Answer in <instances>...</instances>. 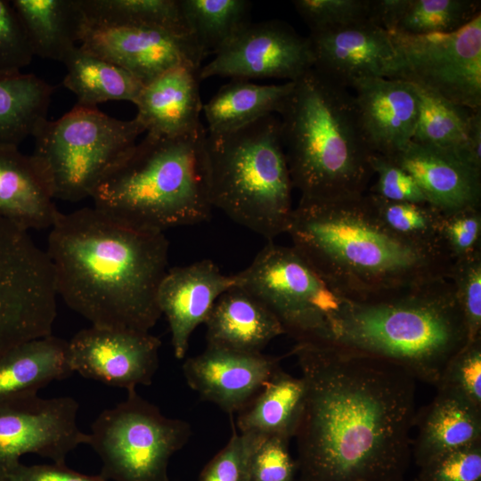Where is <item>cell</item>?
<instances>
[{
    "instance_id": "obj_1",
    "label": "cell",
    "mask_w": 481,
    "mask_h": 481,
    "mask_svg": "<svg viewBox=\"0 0 481 481\" xmlns=\"http://www.w3.org/2000/svg\"><path fill=\"white\" fill-rule=\"evenodd\" d=\"M306 396L295 435L298 481H404L416 379L389 360L333 343L290 353Z\"/></svg>"
},
{
    "instance_id": "obj_2",
    "label": "cell",
    "mask_w": 481,
    "mask_h": 481,
    "mask_svg": "<svg viewBox=\"0 0 481 481\" xmlns=\"http://www.w3.org/2000/svg\"><path fill=\"white\" fill-rule=\"evenodd\" d=\"M46 253L58 297L92 326L150 332L168 265L164 232L127 225L95 207L59 211Z\"/></svg>"
},
{
    "instance_id": "obj_3",
    "label": "cell",
    "mask_w": 481,
    "mask_h": 481,
    "mask_svg": "<svg viewBox=\"0 0 481 481\" xmlns=\"http://www.w3.org/2000/svg\"><path fill=\"white\" fill-rule=\"evenodd\" d=\"M292 245L344 298H387L450 276L452 263L396 235L367 194L299 200L287 232Z\"/></svg>"
},
{
    "instance_id": "obj_4",
    "label": "cell",
    "mask_w": 481,
    "mask_h": 481,
    "mask_svg": "<svg viewBox=\"0 0 481 481\" xmlns=\"http://www.w3.org/2000/svg\"><path fill=\"white\" fill-rule=\"evenodd\" d=\"M346 88L311 69L294 81L279 113L289 171L300 200L361 196L373 175V153Z\"/></svg>"
},
{
    "instance_id": "obj_5",
    "label": "cell",
    "mask_w": 481,
    "mask_h": 481,
    "mask_svg": "<svg viewBox=\"0 0 481 481\" xmlns=\"http://www.w3.org/2000/svg\"><path fill=\"white\" fill-rule=\"evenodd\" d=\"M467 342L464 318L445 278L380 299H346L330 319L325 343L389 360L436 387Z\"/></svg>"
},
{
    "instance_id": "obj_6",
    "label": "cell",
    "mask_w": 481,
    "mask_h": 481,
    "mask_svg": "<svg viewBox=\"0 0 481 481\" xmlns=\"http://www.w3.org/2000/svg\"><path fill=\"white\" fill-rule=\"evenodd\" d=\"M207 130L146 136L102 178L94 207L132 227L164 232L210 217Z\"/></svg>"
},
{
    "instance_id": "obj_7",
    "label": "cell",
    "mask_w": 481,
    "mask_h": 481,
    "mask_svg": "<svg viewBox=\"0 0 481 481\" xmlns=\"http://www.w3.org/2000/svg\"><path fill=\"white\" fill-rule=\"evenodd\" d=\"M206 148L213 208L268 241L286 233L293 185L280 118L269 115L234 131L207 132Z\"/></svg>"
},
{
    "instance_id": "obj_8",
    "label": "cell",
    "mask_w": 481,
    "mask_h": 481,
    "mask_svg": "<svg viewBox=\"0 0 481 481\" xmlns=\"http://www.w3.org/2000/svg\"><path fill=\"white\" fill-rule=\"evenodd\" d=\"M143 132L135 118L120 120L97 107L75 105L58 119L44 123L33 136L31 156L54 200L79 201L91 198Z\"/></svg>"
},
{
    "instance_id": "obj_9",
    "label": "cell",
    "mask_w": 481,
    "mask_h": 481,
    "mask_svg": "<svg viewBox=\"0 0 481 481\" xmlns=\"http://www.w3.org/2000/svg\"><path fill=\"white\" fill-rule=\"evenodd\" d=\"M90 445L102 461L100 476L110 481H170V458L192 435L191 425L165 416L136 389L102 411L91 425Z\"/></svg>"
},
{
    "instance_id": "obj_10",
    "label": "cell",
    "mask_w": 481,
    "mask_h": 481,
    "mask_svg": "<svg viewBox=\"0 0 481 481\" xmlns=\"http://www.w3.org/2000/svg\"><path fill=\"white\" fill-rule=\"evenodd\" d=\"M234 276L236 285L257 298L296 343H325L330 319L346 300L293 246L273 241Z\"/></svg>"
},
{
    "instance_id": "obj_11",
    "label": "cell",
    "mask_w": 481,
    "mask_h": 481,
    "mask_svg": "<svg viewBox=\"0 0 481 481\" xmlns=\"http://www.w3.org/2000/svg\"><path fill=\"white\" fill-rule=\"evenodd\" d=\"M57 298L45 249L29 231L0 216V356L53 334Z\"/></svg>"
},
{
    "instance_id": "obj_12",
    "label": "cell",
    "mask_w": 481,
    "mask_h": 481,
    "mask_svg": "<svg viewBox=\"0 0 481 481\" xmlns=\"http://www.w3.org/2000/svg\"><path fill=\"white\" fill-rule=\"evenodd\" d=\"M402 59L399 79L470 110L481 108V13L450 33H390Z\"/></svg>"
},
{
    "instance_id": "obj_13",
    "label": "cell",
    "mask_w": 481,
    "mask_h": 481,
    "mask_svg": "<svg viewBox=\"0 0 481 481\" xmlns=\"http://www.w3.org/2000/svg\"><path fill=\"white\" fill-rule=\"evenodd\" d=\"M78 408L70 396L29 394L0 400V470L18 465L27 453L65 464L68 454L89 440L77 425Z\"/></svg>"
},
{
    "instance_id": "obj_14",
    "label": "cell",
    "mask_w": 481,
    "mask_h": 481,
    "mask_svg": "<svg viewBox=\"0 0 481 481\" xmlns=\"http://www.w3.org/2000/svg\"><path fill=\"white\" fill-rule=\"evenodd\" d=\"M313 65L308 37L301 36L282 20L250 21L200 69L199 78L296 81Z\"/></svg>"
},
{
    "instance_id": "obj_15",
    "label": "cell",
    "mask_w": 481,
    "mask_h": 481,
    "mask_svg": "<svg viewBox=\"0 0 481 481\" xmlns=\"http://www.w3.org/2000/svg\"><path fill=\"white\" fill-rule=\"evenodd\" d=\"M79 43L80 47L126 70L143 86L175 67L200 69L207 56L192 35L86 20Z\"/></svg>"
},
{
    "instance_id": "obj_16",
    "label": "cell",
    "mask_w": 481,
    "mask_h": 481,
    "mask_svg": "<svg viewBox=\"0 0 481 481\" xmlns=\"http://www.w3.org/2000/svg\"><path fill=\"white\" fill-rule=\"evenodd\" d=\"M160 346L150 332L91 325L68 340L69 360L73 372L129 391L151 384Z\"/></svg>"
},
{
    "instance_id": "obj_17",
    "label": "cell",
    "mask_w": 481,
    "mask_h": 481,
    "mask_svg": "<svg viewBox=\"0 0 481 481\" xmlns=\"http://www.w3.org/2000/svg\"><path fill=\"white\" fill-rule=\"evenodd\" d=\"M313 69L349 87L362 78L399 79L402 59L389 32L372 21L310 32Z\"/></svg>"
},
{
    "instance_id": "obj_18",
    "label": "cell",
    "mask_w": 481,
    "mask_h": 481,
    "mask_svg": "<svg viewBox=\"0 0 481 481\" xmlns=\"http://www.w3.org/2000/svg\"><path fill=\"white\" fill-rule=\"evenodd\" d=\"M281 357L208 346L183 364L188 386L231 417L239 413L280 367Z\"/></svg>"
},
{
    "instance_id": "obj_19",
    "label": "cell",
    "mask_w": 481,
    "mask_h": 481,
    "mask_svg": "<svg viewBox=\"0 0 481 481\" xmlns=\"http://www.w3.org/2000/svg\"><path fill=\"white\" fill-rule=\"evenodd\" d=\"M235 285L234 274H224L209 259L167 271L157 298L169 326L175 358H184L195 329L205 323L218 298Z\"/></svg>"
},
{
    "instance_id": "obj_20",
    "label": "cell",
    "mask_w": 481,
    "mask_h": 481,
    "mask_svg": "<svg viewBox=\"0 0 481 481\" xmlns=\"http://www.w3.org/2000/svg\"><path fill=\"white\" fill-rule=\"evenodd\" d=\"M357 117L364 139L373 154L392 157L412 142L418 98L405 80L362 78L352 86Z\"/></svg>"
},
{
    "instance_id": "obj_21",
    "label": "cell",
    "mask_w": 481,
    "mask_h": 481,
    "mask_svg": "<svg viewBox=\"0 0 481 481\" xmlns=\"http://www.w3.org/2000/svg\"><path fill=\"white\" fill-rule=\"evenodd\" d=\"M389 158L414 178L427 202L442 213L481 207V170L459 155L411 142Z\"/></svg>"
},
{
    "instance_id": "obj_22",
    "label": "cell",
    "mask_w": 481,
    "mask_h": 481,
    "mask_svg": "<svg viewBox=\"0 0 481 481\" xmlns=\"http://www.w3.org/2000/svg\"><path fill=\"white\" fill-rule=\"evenodd\" d=\"M200 69L175 67L143 86L135 102L139 121L148 135L175 137L203 126Z\"/></svg>"
},
{
    "instance_id": "obj_23",
    "label": "cell",
    "mask_w": 481,
    "mask_h": 481,
    "mask_svg": "<svg viewBox=\"0 0 481 481\" xmlns=\"http://www.w3.org/2000/svg\"><path fill=\"white\" fill-rule=\"evenodd\" d=\"M204 324L208 346L245 353H262L273 338L285 334L273 314L238 285L218 298Z\"/></svg>"
},
{
    "instance_id": "obj_24",
    "label": "cell",
    "mask_w": 481,
    "mask_h": 481,
    "mask_svg": "<svg viewBox=\"0 0 481 481\" xmlns=\"http://www.w3.org/2000/svg\"><path fill=\"white\" fill-rule=\"evenodd\" d=\"M31 155L0 143V216L30 230L50 228L59 212Z\"/></svg>"
},
{
    "instance_id": "obj_25",
    "label": "cell",
    "mask_w": 481,
    "mask_h": 481,
    "mask_svg": "<svg viewBox=\"0 0 481 481\" xmlns=\"http://www.w3.org/2000/svg\"><path fill=\"white\" fill-rule=\"evenodd\" d=\"M417 435L412 455L421 467L447 452L481 439V409L452 393L436 389L433 400L416 412Z\"/></svg>"
},
{
    "instance_id": "obj_26",
    "label": "cell",
    "mask_w": 481,
    "mask_h": 481,
    "mask_svg": "<svg viewBox=\"0 0 481 481\" xmlns=\"http://www.w3.org/2000/svg\"><path fill=\"white\" fill-rule=\"evenodd\" d=\"M72 373L68 340L51 334L22 342L0 356V400L37 394Z\"/></svg>"
},
{
    "instance_id": "obj_27",
    "label": "cell",
    "mask_w": 481,
    "mask_h": 481,
    "mask_svg": "<svg viewBox=\"0 0 481 481\" xmlns=\"http://www.w3.org/2000/svg\"><path fill=\"white\" fill-rule=\"evenodd\" d=\"M34 56L64 62L79 43L85 17L78 0H12Z\"/></svg>"
},
{
    "instance_id": "obj_28",
    "label": "cell",
    "mask_w": 481,
    "mask_h": 481,
    "mask_svg": "<svg viewBox=\"0 0 481 481\" xmlns=\"http://www.w3.org/2000/svg\"><path fill=\"white\" fill-rule=\"evenodd\" d=\"M306 387L279 367L262 389L237 416L236 428L290 440L298 428L306 404Z\"/></svg>"
},
{
    "instance_id": "obj_29",
    "label": "cell",
    "mask_w": 481,
    "mask_h": 481,
    "mask_svg": "<svg viewBox=\"0 0 481 481\" xmlns=\"http://www.w3.org/2000/svg\"><path fill=\"white\" fill-rule=\"evenodd\" d=\"M294 81L280 85H257L232 79L203 104L208 134L242 128L269 115L280 113L291 93Z\"/></svg>"
},
{
    "instance_id": "obj_30",
    "label": "cell",
    "mask_w": 481,
    "mask_h": 481,
    "mask_svg": "<svg viewBox=\"0 0 481 481\" xmlns=\"http://www.w3.org/2000/svg\"><path fill=\"white\" fill-rule=\"evenodd\" d=\"M54 88L32 73L0 74V143L19 146L47 120Z\"/></svg>"
},
{
    "instance_id": "obj_31",
    "label": "cell",
    "mask_w": 481,
    "mask_h": 481,
    "mask_svg": "<svg viewBox=\"0 0 481 481\" xmlns=\"http://www.w3.org/2000/svg\"><path fill=\"white\" fill-rule=\"evenodd\" d=\"M63 86L77 96L76 105L96 108L109 101L135 103L143 85L126 70L77 46L64 61Z\"/></svg>"
},
{
    "instance_id": "obj_32",
    "label": "cell",
    "mask_w": 481,
    "mask_h": 481,
    "mask_svg": "<svg viewBox=\"0 0 481 481\" xmlns=\"http://www.w3.org/2000/svg\"><path fill=\"white\" fill-rule=\"evenodd\" d=\"M411 84L419 105L412 142L452 151L469 163L467 158V134L472 110Z\"/></svg>"
},
{
    "instance_id": "obj_33",
    "label": "cell",
    "mask_w": 481,
    "mask_h": 481,
    "mask_svg": "<svg viewBox=\"0 0 481 481\" xmlns=\"http://www.w3.org/2000/svg\"><path fill=\"white\" fill-rule=\"evenodd\" d=\"M188 27L206 55L216 54L251 21L247 0H179Z\"/></svg>"
},
{
    "instance_id": "obj_34",
    "label": "cell",
    "mask_w": 481,
    "mask_h": 481,
    "mask_svg": "<svg viewBox=\"0 0 481 481\" xmlns=\"http://www.w3.org/2000/svg\"><path fill=\"white\" fill-rule=\"evenodd\" d=\"M88 22L159 28L192 35L179 0H78Z\"/></svg>"
},
{
    "instance_id": "obj_35",
    "label": "cell",
    "mask_w": 481,
    "mask_h": 481,
    "mask_svg": "<svg viewBox=\"0 0 481 481\" xmlns=\"http://www.w3.org/2000/svg\"><path fill=\"white\" fill-rule=\"evenodd\" d=\"M479 0H398L389 33L428 35L456 31L481 13Z\"/></svg>"
},
{
    "instance_id": "obj_36",
    "label": "cell",
    "mask_w": 481,
    "mask_h": 481,
    "mask_svg": "<svg viewBox=\"0 0 481 481\" xmlns=\"http://www.w3.org/2000/svg\"><path fill=\"white\" fill-rule=\"evenodd\" d=\"M367 195L376 214L389 230L420 248L449 259L440 238L441 211L428 202H397L371 193Z\"/></svg>"
},
{
    "instance_id": "obj_37",
    "label": "cell",
    "mask_w": 481,
    "mask_h": 481,
    "mask_svg": "<svg viewBox=\"0 0 481 481\" xmlns=\"http://www.w3.org/2000/svg\"><path fill=\"white\" fill-rule=\"evenodd\" d=\"M231 421L230 439L204 467L199 481H250L251 459L262 435L240 432Z\"/></svg>"
},
{
    "instance_id": "obj_38",
    "label": "cell",
    "mask_w": 481,
    "mask_h": 481,
    "mask_svg": "<svg viewBox=\"0 0 481 481\" xmlns=\"http://www.w3.org/2000/svg\"><path fill=\"white\" fill-rule=\"evenodd\" d=\"M292 4L310 32L372 21V0H295Z\"/></svg>"
},
{
    "instance_id": "obj_39",
    "label": "cell",
    "mask_w": 481,
    "mask_h": 481,
    "mask_svg": "<svg viewBox=\"0 0 481 481\" xmlns=\"http://www.w3.org/2000/svg\"><path fill=\"white\" fill-rule=\"evenodd\" d=\"M464 318L468 342L481 338V253L452 263L449 276Z\"/></svg>"
},
{
    "instance_id": "obj_40",
    "label": "cell",
    "mask_w": 481,
    "mask_h": 481,
    "mask_svg": "<svg viewBox=\"0 0 481 481\" xmlns=\"http://www.w3.org/2000/svg\"><path fill=\"white\" fill-rule=\"evenodd\" d=\"M436 388L457 395L481 409V338L467 342L452 356Z\"/></svg>"
},
{
    "instance_id": "obj_41",
    "label": "cell",
    "mask_w": 481,
    "mask_h": 481,
    "mask_svg": "<svg viewBox=\"0 0 481 481\" xmlns=\"http://www.w3.org/2000/svg\"><path fill=\"white\" fill-rule=\"evenodd\" d=\"M440 238L452 263L481 253V208H466L442 213Z\"/></svg>"
},
{
    "instance_id": "obj_42",
    "label": "cell",
    "mask_w": 481,
    "mask_h": 481,
    "mask_svg": "<svg viewBox=\"0 0 481 481\" xmlns=\"http://www.w3.org/2000/svg\"><path fill=\"white\" fill-rule=\"evenodd\" d=\"M419 481H481V439L420 467Z\"/></svg>"
},
{
    "instance_id": "obj_43",
    "label": "cell",
    "mask_w": 481,
    "mask_h": 481,
    "mask_svg": "<svg viewBox=\"0 0 481 481\" xmlns=\"http://www.w3.org/2000/svg\"><path fill=\"white\" fill-rule=\"evenodd\" d=\"M289 443L281 436L262 435L252 455L250 481H294L298 468Z\"/></svg>"
},
{
    "instance_id": "obj_44",
    "label": "cell",
    "mask_w": 481,
    "mask_h": 481,
    "mask_svg": "<svg viewBox=\"0 0 481 481\" xmlns=\"http://www.w3.org/2000/svg\"><path fill=\"white\" fill-rule=\"evenodd\" d=\"M33 57L27 34L11 1L0 0V74L21 71Z\"/></svg>"
},
{
    "instance_id": "obj_45",
    "label": "cell",
    "mask_w": 481,
    "mask_h": 481,
    "mask_svg": "<svg viewBox=\"0 0 481 481\" xmlns=\"http://www.w3.org/2000/svg\"><path fill=\"white\" fill-rule=\"evenodd\" d=\"M371 165L378 178L370 193L391 201L427 202L414 178L391 158L372 154Z\"/></svg>"
},
{
    "instance_id": "obj_46",
    "label": "cell",
    "mask_w": 481,
    "mask_h": 481,
    "mask_svg": "<svg viewBox=\"0 0 481 481\" xmlns=\"http://www.w3.org/2000/svg\"><path fill=\"white\" fill-rule=\"evenodd\" d=\"M3 473L6 481H108L100 475H85L57 463L28 466L20 462Z\"/></svg>"
},
{
    "instance_id": "obj_47",
    "label": "cell",
    "mask_w": 481,
    "mask_h": 481,
    "mask_svg": "<svg viewBox=\"0 0 481 481\" xmlns=\"http://www.w3.org/2000/svg\"><path fill=\"white\" fill-rule=\"evenodd\" d=\"M467 158L477 169L481 170V108L472 110L467 134Z\"/></svg>"
},
{
    "instance_id": "obj_48",
    "label": "cell",
    "mask_w": 481,
    "mask_h": 481,
    "mask_svg": "<svg viewBox=\"0 0 481 481\" xmlns=\"http://www.w3.org/2000/svg\"><path fill=\"white\" fill-rule=\"evenodd\" d=\"M0 481H6L5 477L3 471L0 470Z\"/></svg>"
},
{
    "instance_id": "obj_49",
    "label": "cell",
    "mask_w": 481,
    "mask_h": 481,
    "mask_svg": "<svg viewBox=\"0 0 481 481\" xmlns=\"http://www.w3.org/2000/svg\"><path fill=\"white\" fill-rule=\"evenodd\" d=\"M412 481H419L418 479L412 480Z\"/></svg>"
}]
</instances>
